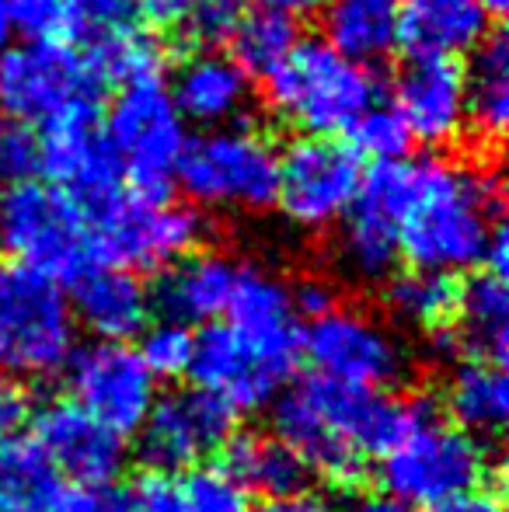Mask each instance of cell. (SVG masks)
Wrapping results in <instances>:
<instances>
[{
  "label": "cell",
  "instance_id": "1",
  "mask_svg": "<svg viewBox=\"0 0 509 512\" xmlns=\"http://www.w3.org/2000/svg\"><path fill=\"white\" fill-rule=\"evenodd\" d=\"M272 425L318 478L360 481L363 460L384 457L426 405L422 394L391 398L384 391H349L325 377H307L276 394Z\"/></svg>",
  "mask_w": 509,
  "mask_h": 512
},
{
  "label": "cell",
  "instance_id": "2",
  "mask_svg": "<svg viewBox=\"0 0 509 512\" xmlns=\"http://www.w3.org/2000/svg\"><path fill=\"white\" fill-rule=\"evenodd\" d=\"M499 223L503 182L492 168L447 157L408 161L398 251L412 269L457 276L485 265Z\"/></svg>",
  "mask_w": 509,
  "mask_h": 512
},
{
  "label": "cell",
  "instance_id": "3",
  "mask_svg": "<svg viewBox=\"0 0 509 512\" xmlns=\"http://www.w3.org/2000/svg\"><path fill=\"white\" fill-rule=\"evenodd\" d=\"M377 77L346 60L325 39H300L293 53L265 77L269 108L300 136H342L377 105Z\"/></svg>",
  "mask_w": 509,
  "mask_h": 512
},
{
  "label": "cell",
  "instance_id": "4",
  "mask_svg": "<svg viewBox=\"0 0 509 512\" xmlns=\"http://www.w3.org/2000/svg\"><path fill=\"white\" fill-rule=\"evenodd\" d=\"M489 457L471 432L440 418L433 398L408 432L381 457V485L391 499L412 509H443L457 495L485 488Z\"/></svg>",
  "mask_w": 509,
  "mask_h": 512
},
{
  "label": "cell",
  "instance_id": "5",
  "mask_svg": "<svg viewBox=\"0 0 509 512\" xmlns=\"http://www.w3.org/2000/svg\"><path fill=\"white\" fill-rule=\"evenodd\" d=\"M105 81L70 42H21L0 56V112L28 129L95 119Z\"/></svg>",
  "mask_w": 509,
  "mask_h": 512
},
{
  "label": "cell",
  "instance_id": "6",
  "mask_svg": "<svg viewBox=\"0 0 509 512\" xmlns=\"http://www.w3.org/2000/svg\"><path fill=\"white\" fill-rule=\"evenodd\" d=\"M77 321L63 286L18 262L0 265V377L46 380L67 370Z\"/></svg>",
  "mask_w": 509,
  "mask_h": 512
},
{
  "label": "cell",
  "instance_id": "7",
  "mask_svg": "<svg viewBox=\"0 0 509 512\" xmlns=\"http://www.w3.org/2000/svg\"><path fill=\"white\" fill-rule=\"evenodd\" d=\"M91 258L98 265L119 269H164L206 237V216L192 203H175L171 196H140L119 189L88 216Z\"/></svg>",
  "mask_w": 509,
  "mask_h": 512
},
{
  "label": "cell",
  "instance_id": "8",
  "mask_svg": "<svg viewBox=\"0 0 509 512\" xmlns=\"http://www.w3.org/2000/svg\"><path fill=\"white\" fill-rule=\"evenodd\" d=\"M192 206L203 209H265L276 199L279 147L269 133L245 122L189 136L175 171Z\"/></svg>",
  "mask_w": 509,
  "mask_h": 512
},
{
  "label": "cell",
  "instance_id": "9",
  "mask_svg": "<svg viewBox=\"0 0 509 512\" xmlns=\"http://www.w3.org/2000/svg\"><path fill=\"white\" fill-rule=\"evenodd\" d=\"M102 133L123 178H129V189L140 196H168L189 143V122L171 102L161 77L119 84Z\"/></svg>",
  "mask_w": 509,
  "mask_h": 512
},
{
  "label": "cell",
  "instance_id": "10",
  "mask_svg": "<svg viewBox=\"0 0 509 512\" xmlns=\"http://www.w3.org/2000/svg\"><path fill=\"white\" fill-rule=\"evenodd\" d=\"M0 248L25 269L74 283L91 258L88 220L81 206L49 182H14L0 196Z\"/></svg>",
  "mask_w": 509,
  "mask_h": 512
},
{
  "label": "cell",
  "instance_id": "11",
  "mask_svg": "<svg viewBox=\"0 0 509 512\" xmlns=\"http://www.w3.org/2000/svg\"><path fill=\"white\" fill-rule=\"evenodd\" d=\"M300 352L325 377L349 391H387L408 370L401 338L363 307L335 304L300 331Z\"/></svg>",
  "mask_w": 509,
  "mask_h": 512
},
{
  "label": "cell",
  "instance_id": "12",
  "mask_svg": "<svg viewBox=\"0 0 509 512\" xmlns=\"http://www.w3.org/2000/svg\"><path fill=\"white\" fill-rule=\"evenodd\" d=\"M363 182V164L332 136H297L279 150V178L272 206L300 234L339 227Z\"/></svg>",
  "mask_w": 509,
  "mask_h": 512
},
{
  "label": "cell",
  "instance_id": "13",
  "mask_svg": "<svg viewBox=\"0 0 509 512\" xmlns=\"http://www.w3.org/2000/svg\"><path fill=\"white\" fill-rule=\"evenodd\" d=\"M67 387L74 405L119 439L140 432L157 401L154 377L140 352L126 342H91L74 349L67 363Z\"/></svg>",
  "mask_w": 509,
  "mask_h": 512
},
{
  "label": "cell",
  "instance_id": "14",
  "mask_svg": "<svg viewBox=\"0 0 509 512\" xmlns=\"http://www.w3.org/2000/svg\"><path fill=\"white\" fill-rule=\"evenodd\" d=\"M408 161H384L363 171L349 213L342 216L339 258L342 269L360 283H387L401 262L398 220L405 206Z\"/></svg>",
  "mask_w": 509,
  "mask_h": 512
},
{
  "label": "cell",
  "instance_id": "15",
  "mask_svg": "<svg viewBox=\"0 0 509 512\" xmlns=\"http://www.w3.org/2000/svg\"><path fill=\"white\" fill-rule=\"evenodd\" d=\"M234 422L238 411L199 387L171 391L154 401L147 422L140 425V453L157 474L185 471L224 450L234 436Z\"/></svg>",
  "mask_w": 509,
  "mask_h": 512
},
{
  "label": "cell",
  "instance_id": "16",
  "mask_svg": "<svg viewBox=\"0 0 509 512\" xmlns=\"http://www.w3.org/2000/svg\"><path fill=\"white\" fill-rule=\"evenodd\" d=\"M227 328L269 363L283 380H290L300 356V317L293 307L290 283L265 265H241L227 304Z\"/></svg>",
  "mask_w": 509,
  "mask_h": 512
},
{
  "label": "cell",
  "instance_id": "17",
  "mask_svg": "<svg viewBox=\"0 0 509 512\" xmlns=\"http://www.w3.org/2000/svg\"><path fill=\"white\" fill-rule=\"evenodd\" d=\"M39 133V175L60 192H67L88 216L123 185V168L95 119L60 122L35 129Z\"/></svg>",
  "mask_w": 509,
  "mask_h": 512
},
{
  "label": "cell",
  "instance_id": "18",
  "mask_svg": "<svg viewBox=\"0 0 509 512\" xmlns=\"http://www.w3.org/2000/svg\"><path fill=\"white\" fill-rule=\"evenodd\" d=\"M35 443L74 488H105L123 474L126 446L74 401H53L35 418Z\"/></svg>",
  "mask_w": 509,
  "mask_h": 512
},
{
  "label": "cell",
  "instance_id": "19",
  "mask_svg": "<svg viewBox=\"0 0 509 512\" xmlns=\"http://www.w3.org/2000/svg\"><path fill=\"white\" fill-rule=\"evenodd\" d=\"M391 108L401 115L412 140L426 147H450L468 133L464 67L457 60L408 56V63L394 77Z\"/></svg>",
  "mask_w": 509,
  "mask_h": 512
},
{
  "label": "cell",
  "instance_id": "20",
  "mask_svg": "<svg viewBox=\"0 0 509 512\" xmlns=\"http://www.w3.org/2000/svg\"><path fill=\"white\" fill-rule=\"evenodd\" d=\"M189 373L199 391L213 394L234 411L265 408L286 384L227 324H210L199 331L196 345H192Z\"/></svg>",
  "mask_w": 509,
  "mask_h": 512
},
{
  "label": "cell",
  "instance_id": "21",
  "mask_svg": "<svg viewBox=\"0 0 509 512\" xmlns=\"http://www.w3.org/2000/svg\"><path fill=\"white\" fill-rule=\"evenodd\" d=\"M74 321L84 324L98 342H129L150 324L154 297L133 269L119 265H88L74 279Z\"/></svg>",
  "mask_w": 509,
  "mask_h": 512
},
{
  "label": "cell",
  "instance_id": "22",
  "mask_svg": "<svg viewBox=\"0 0 509 512\" xmlns=\"http://www.w3.org/2000/svg\"><path fill=\"white\" fill-rule=\"evenodd\" d=\"M168 95L185 122L217 129L241 122L248 102H252V77L227 53L192 49L175 67Z\"/></svg>",
  "mask_w": 509,
  "mask_h": 512
},
{
  "label": "cell",
  "instance_id": "23",
  "mask_svg": "<svg viewBox=\"0 0 509 512\" xmlns=\"http://www.w3.org/2000/svg\"><path fill=\"white\" fill-rule=\"evenodd\" d=\"M241 262L224 251L196 248L178 262L164 265L161 283L150 293L154 307L164 310L168 321L178 324H206L217 321L231 304L234 283H238Z\"/></svg>",
  "mask_w": 509,
  "mask_h": 512
},
{
  "label": "cell",
  "instance_id": "24",
  "mask_svg": "<svg viewBox=\"0 0 509 512\" xmlns=\"http://www.w3.org/2000/svg\"><path fill=\"white\" fill-rule=\"evenodd\" d=\"M489 21L482 0H401V49L408 56L461 60L492 35Z\"/></svg>",
  "mask_w": 509,
  "mask_h": 512
},
{
  "label": "cell",
  "instance_id": "25",
  "mask_svg": "<svg viewBox=\"0 0 509 512\" xmlns=\"http://www.w3.org/2000/svg\"><path fill=\"white\" fill-rule=\"evenodd\" d=\"M321 28L335 53L374 67L401 46V0H325Z\"/></svg>",
  "mask_w": 509,
  "mask_h": 512
},
{
  "label": "cell",
  "instance_id": "26",
  "mask_svg": "<svg viewBox=\"0 0 509 512\" xmlns=\"http://www.w3.org/2000/svg\"><path fill=\"white\" fill-rule=\"evenodd\" d=\"M224 471L245 492H258L262 499H290L307 488V464L279 436H231L224 443Z\"/></svg>",
  "mask_w": 509,
  "mask_h": 512
},
{
  "label": "cell",
  "instance_id": "27",
  "mask_svg": "<svg viewBox=\"0 0 509 512\" xmlns=\"http://www.w3.org/2000/svg\"><path fill=\"white\" fill-rule=\"evenodd\" d=\"M506 342H509L506 276L482 269L468 283H461V304H457L450 345H464L471 352V359L506 363Z\"/></svg>",
  "mask_w": 509,
  "mask_h": 512
},
{
  "label": "cell",
  "instance_id": "28",
  "mask_svg": "<svg viewBox=\"0 0 509 512\" xmlns=\"http://www.w3.org/2000/svg\"><path fill=\"white\" fill-rule=\"evenodd\" d=\"M450 422L471 436H499L509 415V380L503 363L464 359L450 370L443 387Z\"/></svg>",
  "mask_w": 509,
  "mask_h": 512
},
{
  "label": "cell",
  "instance_id": "29",
  "mask_svg": "<svg viewBox=\"0 0 509 512\" xmlns=\"http://www.w3.org/2000/svg\"><path fill=\"white\" fill-rule=\"evenodd\" d=\"M468 129L482 147H499L509 122V46L506 35H485L475 60L464 70Z\"/></svg>",
  "mask_w": 509,
  "mask_h": 512
},
{
  "label": "cell",
  "instance_id": "30",
  "mask_svg": "<svg viewBox=\"0 0 509 512\" xmlns=\"http://www.w3.org/2000/svg\"><path fill=\"white\" fill-rule=\"evenodd\" d=\"M387 307L412 328L433 335L440 345H450V331L457 321V304H461V279L447 276V272H394L384 283Z\"/></svg>",
  "mask_w": 509,
  "mask_h": 512
},
{
  "label": "cell",
  "instance_id": "31",
  "mask_svg": "<svg viewBox=\"0 0 509 512\" xmlns=\"http://www.w3.org/2000/svg\"><path fill=\"white\" fill-rule=\"evenodd\" d=\"M63 488L35 436L0 439V512H35Z\"/></svg>",
  "mask_w": 509,
  "mask_h": 512
},
{
  "label": "cell",
  "instance_id": "32",
  "mask_svg": "<svg viewBox=\"0 0 509 512\" xmlns=\"http://www.w3.org/2000/svg\"><path fill=\"white\" fill-rule=\"evenodd\" d=\"M231 60L245 70L248 77H269L286 56L293 53V46L300 42L297 21L286 18V14H272V11H248L234 21L231 35Z\"/></svg>",
  "mask_w": 509,
  "mask_h": 512
},
{
  "label": "cell",
  "instance_id": "33",
  "mask_svg": "<svg viewBox=\"0 0 509 512\" xmlns=\"http://www.w3.org/2000/svg\"><path fill=\"white\" fill-rule=\"evenodd\" d=\"M147 18H154L157 28H168L178 39L203 49L213 42H227L241 11L238 0H147Z\"/></svg>",
  "mask_w": 509,
  "mask_h": 512
},
{
  "label": "cell",
  "instance_id": "34",
  "mask_svg": "<svg viewBox=\"0 0 509 512\" xmlns=\"http://www.w3.org/2000/svg\"><path fill=\"white\" fill-rule=\"evenodd\" d=\"M349 136V150L356 157H367L370 164H384V161H401L412 147V133L401 122V115L391 105H374L346 129Z\"/></svg>",
  "mask_w": 509,
  "mask_h": 512
},
{
  "label": "cell",
  "instance_id": "35",
  "mask_svg": "<svg viewBox=\"0 0 509 512\" xmlns=\"http://www.w3.org/2000/svg\"><path fill=\"white\" fill-rule=\"evenodd\" d=\"M147 28V0H74V35L81 46Z\"/></svg>",
  "mask_w": 509,
  "mask_h": 512
},
{
  "label": "cell",
  "instance_id": "36",
  "mask_svg": "<svg viewBox=\"0 0 509 512\" xmlns=\"http://www.w3.org/2000/svg\"><path fill=\"white\" fill-rule=\"evenodd\" d=\"M143 342H140V359L143 366L150 370V377H182L189 373V363H192V345H196V335L189 331V324H178V321H157V324H147L140 331Z\"/></svg>",
  "mask_w": 509,
  "mask_h": 512
},
{
  "label": "cell",
  "instance_id": "37",
  "mask_svg": "<svg viewBox=\"0 0 509 512\" xmlns=\"http://www.w3.org/2000/svg\"><path fill=\"white\" fill-rule=\"evenodd\" d=\"M95 512H185L182 485L168 474H143L123 488H109L102 502H95Z\"/></svg>",
  "mask_w": 509,
  "mask_h": 512
},
{
  "label": "cell",
  "instance_id": "38",
  "mask_svg": "<svg viewBox=\"0 0 509 512\" xmlns=\"http://www.w3.org/2000/svg\"><path fill=\"white\" fill-rule=\"evenodd\" d=\"M11 28L28 42H67L74 35V0H4Z\"/></svg>",
  "mask_w": 509,
  "mask_h": 512
},
{
  "label": "cell",
  "instance_id": "39",
  "mask_svg": "<svg viewBox=\"0 0 509 512\" xmlns=\"http://www.w3.org/2000/svg\"><path fill=\"white\" fill-rule=\"evenodd\" d=\"M185 512H248V492L224 467H196L182 485Z\"/></svg>",
  "mask_w": 509,
  "mask_h": 512
},
{
  "label": "cell",
  "instance_id": "40",
  "mask_svg": "<svg viewBox=\"0 0 509 512\" xmlns=\"http://www.w3.org/2000/svg\"><path fill=\"white\" fill-rule=\"evenodd\" d=\"M0 175H7L11 182H32L39 175V133L35 129H7L0 140Z\"/></svg>",
  "mask_w": 509,
  "mask_h": 512
},
{
  "label": "cell",
  "instance_id": "41",
  "mask_svg": "<svg viewBox=\"0 0 509 512\" xmlns=\"http://www.w3.org/2000/svg\"><path fill=\"white\" fill-rule=\"evenodd\" d=\"M290 293H293V307H297V317H307V321L328 314V310L339 304V293H335V286L328 283V279H321V276L300 279L297 286H290Z\"/></svg>",
  "mask_w": 509,
  "mask_h": 512
},
{
  "label": "cell",
  "instance_id": "42",
  "mask_svg": "<svg viewBox=\"0 0 509 512\" xmlns=\"http://www.w3.org/2000/svg\"><path fill=\"white\" fill-rule=\"evenodd\" d=\"M28 411V391L11 377H0V439L18 436V429L25 425Z\"/></svg>",
  "mask_w": 509,
  "mask_h": 512
},
{
  "label": "cell",
  "instance_id": "43",
  "mask_svg": "<svg viewBox=\"0 0 509 512\" xmlns=\"http://www.w3.org/2000/svg\"><path fill=\"white\" fill-rule=\"evenodd\" d=\"M35 512H95V499H91V492H84V488L63 485L53 499L42 502Z\"/></svg>",
  "mask_w": 509,
  "mask_h": 512
},
{
  "label": "cell",
  "instance_id": "44",
  "mask_svg": "<svg viewBox=\"0 0 509 512\" xmlns=\"http://www.w3.org/2000/svg\"><path fill=\"white\" fill-rule=\"evenodd\" d=\"M440 512H506V506L496 492H489V488H475V492L457 495V499L447 502Z\"/></svg>",
  "mask_w": 509,
  "mask_h": 512
},
{
  "label": "cell",
  "instance_id": "45",
  "mask_svg": "<svg viewBox=\"0 0 509 512\" xmlns=\"http://www.w3.org/2000/svg\"><path fill=\"white\" fill-rule=\"evenodd\" d=\"M255 11H272V14H286V18H307V14H318L325 0H248Z\"/></svg>",
  "mask_w": 509,
  "mask_h": 512
},
{
  "label": "cell",
  "instance_id": "46",
  "mask_svg": "<svg viewBox=\"0 0 509 512\" xmlns=\"http://www.w3.org/2000/svg\"><path fill=\"white\" fill-rule=\"evenodd\" d=\"M342 512H419V509L405 506V502L391 499V495H360V499H353Z\"/></svg>",
  "mask_w": 509,
  "mask_h": 512
},
{
  "label": "cell",
  "instance_id": "47",
  "mask_svg": "<svg viewBox=\"0 0 509 512\" xmlns=\"http://www.w3.org/2000/svg\"><path fill=\"white\" fill-rule=\"evenodd\" d=\"M258 512H332L325 506V502H318V499H311V495H290V499H272V502H265Z\"/></svg>",
  "mask_w": 509,
  "mask_h": 512
},
{
  "label": "cell",
  "instance_id": "48",
  "mask_svg": "<svg viewBox=\"0 0 509 512\" xmlns=\"http://www.w3.org/2000/svg\"><path fill=\"white\" fill-rule=\"evenodd\" d=\"M11 39H14V28H11V18H7L4 0H0V56L11 49Z\"/></svg>",
  "mask_w": 509,
  "mask_h": 512
},
{
  "label": "cell",
  "instance_id": "49",
  "mask_svg": "<svg viewBox=\"0 0 509 512\" xmlns=\"http://www.w3.org/2000/svg\"><path fill=\"white\" fill-rule=\"evenodd\" d=\"M506 4H509V0H482V7H485L489 14H503V11H506Z\"/></svg>",
  "mask_w": 509,
  "mask_h": 512
},
{
  "label": "cell",
  "instance_id": "50",
  "mask_svg": "<svg viewBox=\"0 0 509 512\" xmlns=\"http://www.w3.org/2000/svg\"><path fill=\"white\" fill-rule=\"evenodd\" d=\"M4 133H7V119H4V112H0V140H4Z\"/></svg>",
  "mask_w": 509,
  "mask_h": 512
}]
</instances>
